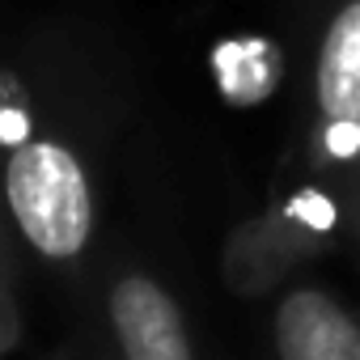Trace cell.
Returning <instances> with one entry per match:
<instances>
[{"mask_svg":"<svg viewBox=\"0 0 360 360\" xmlns=\"http://www.w3.org/2000/svg\"><path fill=\"white\" fill-rule=\"evenodd\" d=\"M5 195L26 246L51 263H72L94 238V191L81 157L60 144L30 136L9 148Z\"/></svg>","mask_w":360,"mask_h":360,"instance_id":"obj_1","label":"cell"},{"mask_svg":"<svg viewBox=\"0 0 360 360\" xmlns=\"http://www.w3.org/2000/svg\"><path fill=\"white\" fill-rule=\"evenodd\" d=\"M335 225V204L322 191H301L288 204L246 221L225 246L229 288L255 297L284 280L301 259H309Z\"/></svg>","mask_w":360,"mask_h":360,"instance_id":"obj_2","label":"cell"},{"mask_svg":"<svg viewBox=\"0 0 360 360\" xmlns=\"http://www.w3.org/2000/svg\"><path fill=\"white\" fill-rule=\"evenodd\" d=\"M106 322L119 360H195L183 309L148 271H123L106 292Z\"/></svg>","mask_w":360,"mask_h":360,"instance_id":"obj_3","label":"cell"},{"mask_svg":"<svg viewBox=\"0 0 360 360\" xmlns=\"http://www.w3.org/2000/svg\"><path fill=\"white\" fill-rule=\"evenodd\" d=\"M276 360H360V318L326 288H292L271 314Z\"/></svg>","mask_w":360,"mask_h":360,"instance_id":"obj_4","label":"cell"},{"mask_svg":"<svg viewBox=\"0 0 360 360\" xmlns=\"http://www.w3.org/2000/svg\"><path fill=\"white\" fill-rule=\"evenodd\" d=\"M314 94L322 123L360 119V0H343L322 34Z\"/></svg>","mask_w":360,"mask_h":360,"instance_id":"obj_5","label":"cell"},{"mask_svg":"<svg viewBox=\"0 0 360 360\" xmlns=\"http://www.w3.org/2000/svg\"><path fill=\"white\" fill-rule=\"evenodd\" d=\"M212 72L217 85L225 94V102L233 106H255L267 94H276L280 72H284V56L271 39L259 34H242V39H225L212 51Z\"/></svg>","mask_w":360,"mask_h":360,"instance_id":"obj_6","label":"cell"},{"mask_svg":"<svg viewBox=\"0 0 360 360\" xmlns=\"http://www.w3.org/2000/svg\"><path fill=\"white\" fill-rule=\"evenodd\" d=\"M0 136H5L9 148L26 144L34 131H30V115L22 106V89H18V77L5 72V106H0Z\"/></svg>","mask_w":360,"mask_h":360,"instance_id":"obj_7","label":"cell"},{"mask_svg":"<svg viewBox=\"0 0 360 360\" xmlns=\"http://www.w3.org/2000/svg\"><path fill=\"white\" fill-rule=\"evenodd\" d=\"M0 314H5V322H0V347L18 352V343H22V309H18V263H13V255L5 259V292H0Z\"/></svg>","mask_w":360,"mask_h":360,"instance_id":"obj_8","label":"cell"}]
</instances>
